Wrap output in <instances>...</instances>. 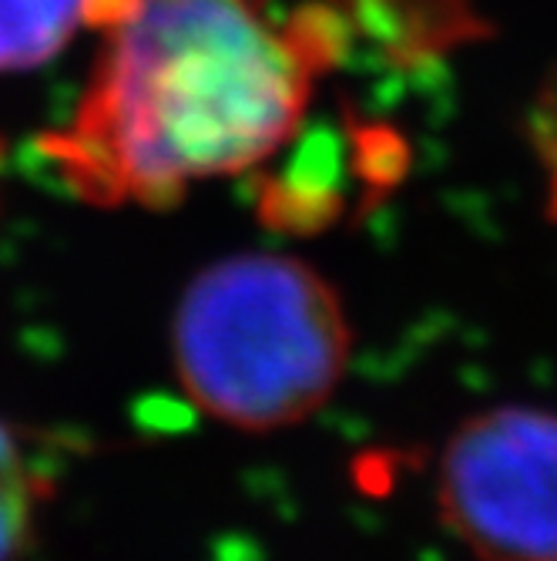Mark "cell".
I'll list each match as a JSON object with an SVG mask.
<instances>
[{"instance_id": "obj_2", "label": "cell", "mask_w": 557, "mask_h": 561, "mask_svg": "<svg viewBox=\"0 0 557 561\" xmlns=\"http://www.w3.org/2000/svg\"><path fill=\"white\" fill-rule=\"evenodd\" d=\"M349 350L339 293L282 252H242L201 270L172 317L185 393L235 431L313 417L343 383Z\"/></svg>"}, {"instance_id": "obj_1", "label": "cell", "mask_w": 557, "mask_h": 561, "mask_svg": "<svg viewBox=\"0 0 557 561\" xmlns=\"http://www.w3.org/2000/svg\"><path fill=\"white\" fill-rule=\"evenodd\" d=\"M349 31L336 4L138 0L44 156L88 202L172 206L195 182L282 151Z\"/></svg>"}, {"instance_id": "obj_5", "label": "cell", "mask_w": 557, "mask_h": 561, "mask_svg": "<svg viewBox=\"0 0 557 561\" xmlns=\"http://www.w3.org/2000/svg\"><path fill=\"white\" fill-rule=\"evenodd\" d=\"M40 481L18 437L0 424V561H11L31 535Z\"/></svg>"}, {"instance_id": "obj_6", "label": "cell", "mask_w": 557, "mask_h": 561, "mask_svg": "<svg viewBox=\"0 0 557 561\" xmlns=\"http://www.w3.org/2000/svg\"><path fill=\"white\" fill-rule=\"evenodd\" d=\"M547 188H550V213L557 219V128L547 138Z\"/></svg>"}, {"instance_id": "obj_4", "label": "cell", "mask_w": 557, "mask_h": 561, "mask_svg": "<svg viewBox=\"0 0 557 561\" xmlns=\"http://www.w3.org/2000/svg\"><path fill=\"white\" fill-rule=\"evenodd\" d=\"M138 0H0V75L37 68L78 37L115 31Z\"/></svg>"}, {"instance_id": "obj_3", "label": "cell", "mask_w": 557, "mask_h": 561, "mask_svg": "<svg viewBox=\"0 0 557 561\" xmlns=\"http://www.w3.org/2000/svg\"><path fill=\"white\" fill-rule=\"evenodd\" d=\"M443 525L480 561H557V414L497 407L440 454Z\"/></svg>"}]
</instances>
